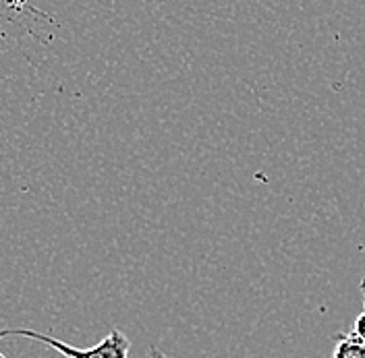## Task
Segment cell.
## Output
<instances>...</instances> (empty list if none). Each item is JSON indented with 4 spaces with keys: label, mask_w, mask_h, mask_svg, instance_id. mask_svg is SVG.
<instances>
[{
    "label": "cell",
    "mask_w": 365,
    "mask_h": 358,
    "mask_svg": "<svg viewBox=\"0 0 365 358\" xmlns=\"http://www.w3.org/2000/svg\"><path fill=\"white\" fill-rule=\"evenodd\" d=\"M4 337H27V339L44 344V346L61 352L63 357L67 358H129V348H131L129 337L125 336L120 330H110L108 336L100 339L91 348H75V346H71L63 339H56L54 336L40 334V332H34V330H25V327L2 330L0 339H4Z\"/></svg>",
    "instance_id": "cell-1"
},
{
    "label": "cell",
    "mask_w": 365,
    "mask_h": 358,
    "mask_svg": "<svg viewBox=\"0 0 365 358\" xmlns=\"http://www.w3.org/2000/svg\"><path fill=\"white\" fill-rule=\"evenodd\" d=\"M334 339L336 344L332 350V358H365V344L353 332L339 334Z\"/></svg>",
    "instance_id": "cell-2"
},
{
    "label": "cell",
    "mask_w": 365,
    "mask_h": 358,
    "mask_svg": "<svg viewBox=\"0 0 365 358\" xmlns=\"http://www.w3.org/2000/svg\"><path fill=\"white\" fill-rule=\"evenodd\" d=\"M353 334L359 337L365 344V311L357 319H355V325H353Z\"/></svg>",
    "instance_id": "cell-3"
},
{
    "label": "cell",
    "mask_w": 365,
    "mask_h": 358,
    "mask_svg": "<svg viewBox=\"0 0 365 358\" xmlns=\"http://www.w3.org/2000/svg\"><path fill=\"white\" fill-rule=\"evenodd\" d=\"M148 358H168L162 350H158L156 346H152L150 350H148Z\"/></svg>",
    "instance_id": "cell-4"
},
{
    "label": "cell",
    "mask_w": 365,
    "mask_h": 358,
    "mask_svg": "<svg viewBox=\"0 0 365 358\" xmlns=\"http://www.w3.org/2000/svg\"><path fill=\"white\" fill-rule=\"evenodd\" d=\"M361 288H364V290H365V280H364V282H361Z\"/></svg>",
    "instance_id": "cell-5"
}]
</instances>
